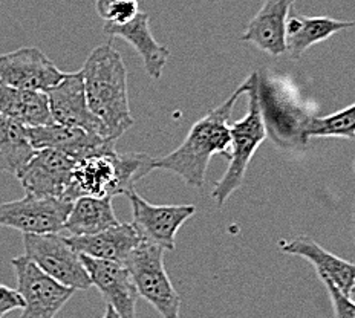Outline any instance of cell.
<instances>
[{
  "label": "cell",
  "instance_id": "12",
  "mask_svg": "<svg viewBox=\"0 0 355 318\" xmlns=\"http://www.w3.org/2000/svg\"><path fill=\"white\" fill-rule=\"evenodd\" d=\"M73 164L76 161L60 152L39 149L16 176L28 195L66 199Z\"/></svg>",
  "mask_w": 355,
  "mask_h": 318
},
{
  "label": "cell",
  "instance_id": "1",
  "mask_svg": "<svg viewBox=\"0 0 355 318\" xmlns=\"http://www.w3.org/2000/svg\"><path fill=\"white\" fill-rule=\"evenodd\" d=\"M243 94H247V80L222 105L195 123L176 150L162 158H153V170H166L181 177L187 186L202 188L213 154L230 157V116L236 101Z\"/></svg>",
  "mask_w": 355,
  "mask_h": 318
},
{
  "label": "cell",
  "instance_id": "25",
  "mask_svg": "<svg viewBox=\"0 0 355 318\" xmlns=\"http://www.w3.org/2000/svg\"><path fill=\"white\" fill-rule=\"evenodd\" d=\"M320 280L323 282V285L327 286L336 318H355V303L347 297L346 294L340 291L338 288L332 285L331 280L324 277H322Z\"/></svg>",
  "mask_w": 355,
  "mask_h": 318
},
{
  "label": "cell",
  "instance_id": "9",
  "mask_svg": "<svg viewBox=\"0 0 355 318\" xmlns=\"http://www.w3.org/2000/svg\"><path fill=\"white\" fill-rule=\"evenodd\" d=\"M132 205V224L147 242L173 251L180 228L196 213L195 205H155L139 196L135 188L128 195Z\"/></svg>",
  "mask_w": 355,
  "mask_h": 318
},
{
  "label": "cell",
  "instance_id": "19",
  "mask_svg": "<svg viewBox=\"0 0 355 318\" xmlns=\"http://www.w3.org/2000/svg\"><path fill=\"white\" fill-rule=\"evenodd\" d=\"M352 26H355V21H345L324 16L309 17L291 11L285 29L286 53L291 55V58L297 60L311 46L328 40L329 37Z\"/></svg>",
  "mask_w": 355,
  "mask_h": 318
},
{
  "label": "cell",
  "instance_id": "4",
  "mask_svg": "<svg viewBox=\"0 0 355 318\" xmlns=\"http://www.w3.org/2000/svg\"><path fill=\"white\" fill-rule=\"evenodd\" d=\"M247 95L250 97L248 114L242 120L230 124L232 144L230 157H228L230 162H228L225 175L214 184L211 191V197L218 206L224 205L228 197L242 186L251 158L268 136L261 101H259L257 72L247 78Z\"/></svg>",
  "mask_w": 355,
  "mask_h": 318
},
{
  "label": "cell",
  "instance_id": "21",
  "mask_svg": "<svg viewBox=\"0 0 355 318\" xmlns=\"http://www.w3.org/2000/svg\"><path fill=\"white\" fill-rule=\"evenodd\" d=\"M118 224L120 220L115 216L112 197L81 196L72 201L63 230L68 231L69 236H89Z\"/></svg>",
  "mask_w": 355,
  "mask_h": 318
},
{
  "label": "cell",
  "instance_id": "15",
  "mask_svg": "<svg viewBox=\"0 0 355 318\" xmlns=\"http://www.w3.org/2000/svg\"><path fill=\"white\" fill-rule=\"evenodd\" d=\"M66 240L81 256L124 263L143 238L135 225L120 222L118 225L95 234L66 236Z\"/></svg>",
  "mask_w": 355,
  "mask_h": 318
},
{
  "label": "cell",
  "instance_id": "16",
  "mask_svg": "<svg viewBox=\"0 0 355 318\" xmlns=\"http://www.w3.org/2000/svg\"><path fill=\"white\" fill-rule=\"evenodd\" d=\"M29 143L35 150L39 149H53L60 152L66 157L78 161L89 154L97 153L105 149L110 143L97 135H91L81 129L66 127L62 124H48L37 125V127H26Z\"/></svg>",
  "mask_w": 355,
  "mask_h": 318
},
{
  "label": "cell",
  "instance_id": "27",
  "mask_svg": "<svg viewBox=\"0 0 355 318\" xmlns=\"http://www.w3.org/2000/svg\"><path fill=\"white\" fill-rule=\"evenodd\" d=\"M103 318H120V317H118V314L115 312L112 308L107 306L106 308V312H105V315H103Z\"/></svg>",
  "mask_w": 355,
  "mask_h": 318
},
{
  "label": "cell",
  "instance_id": "17",
  "mask_svg": "<svg viewBox=\"0 0 355 318\" xmlns=\"http://www.w3.org/2000/svg\"><path fill=\"white\" fill-rule=\"evenodd\" d=\"M103 31L112 39L118 37V39L128 42L137 51L138 55L143 58L147 76L150 78L159 80L162 77V71H164L170 58V51L155 40L150 29L149 14L139 11L135 19H132L129 24H106Z\"/></svg>",
  "mask_w": 355,
  "mask_h": 318
},
{
  "label": "cell",
  "instance_id": "13",
  "mask_svg": "<svg viewBox=\"0 0 355 318\" xmlns=\"http://www.w3.org/2000/svg\"><path fill=\"white\" fill-rule=\"evenodd\" d=\"M81 260L91 277L92 286L101 292L107 306L112 308L120 318H137V300L139 295L128 266L87 256H81Z\"/></svg>",
  "mask_w": 355,
  "mask_h": 318
},
{
  "label": "cell",
  "instance_id": "20",
  "mask_svg": "<svg viewBox=\"0 0 355 318\" xmlns=\"http://www.w3.org/2000/svg\"><path fill=\"white\" fill-rule=\"evenodd\" d=\"M0 115L17 121L26 127L53 124L48 97L43 92L24 91L0 81Z\"/></svg>",
  "mask_w": 355,
  "mask_h": 318
},
{
  "label": "cell",
  "instance_id": "22",
  "mask_svg": "<svg viewBox=\"0 0 355 318\" xmlns=\"http://www.w3.org/2000/svg\"><path fill=\"white\" fill-rule=\"evenodd\" d=\"M34 153L26 125L0 115V172L16 175Z\"/></svg>",
  "mask_w": 355,
  "mask_h": 318
},
{
  "label": "cell",
  "instance_id": "30",
  "mask_svg": "<svg viewBox=\"0 0 355 318\" xmlns=\"http://www.w3.org/2000/svg\"><path fill=\"white\" fill-rule=\"evenodd\" d=\"M2 317H3V315H0V318H2Z\"/></svg>",
  "mask_w": 355,
  "mask_h": 318
},
{
  "label": "cell",
  "instance_id": "7",
  "mask_svg": "<svg viewBox=\"0 0 355 318\" xmlns=\"http://www.w3.org/2000/svg\"><path fill=\"white\" fill-rule=\"evenodd\" d=\"M11 265L16 271L17 292L24 301L20 318H55L76 292L44 274L25 256L16 257Z\"/></svg>",
  "mask_w": 355,
  "mask_h": 318
},
{
  "label": "cell",
  "instance_id": "5",
  "mask_svg": "<svg viewBox=\"0 0 355 318\" xmlns=\"http://www.w3.org/2000/svg\"><path fill=\"white\" fill-rule=\"evenodd\" d=\"M124 265L130 271L139 297L150 303L162 318H180L181 297L166 271L164 249L143 239Z\"/></svg>",
  "mask_w": 355,
  "mask_h": 318
},
{
  "label": "cell",
  "instance_id": "28",
  "mask_svg": "<svg viewBox=\"0 0 355 318\" xmlns=\"http://www.w3.org/2000/svg\"><path fill=\"white\" fill-rule=\"evenodd\" d=\"M347 297H349V299L355 303V282H354V285H352V288H351L349 294H347Z\"/></svg>",
  "mask_w": 355,
  "mask_h": 318
},
{
  "label": "cell",
  "instance_id": "11",
  "mask_svg": "<svg viewBox=\"0 0 355 318\" xmlns=\"http://www.w3.org/2000/svg\"><path fill=\"white\" fill-rule=\"evenodd\" d=\"M64 76L39 48H20L0 55V81L24 91L46 94Z\"/></svg>",
  "mask_w": 355,
  "mask_h": 318
},
{
  "label": "cell",
  "instance_id": "24",
  "mask_svg": "<svg viewBox=\"0 0 355 318\" xmlns=\"http://www.w3.org/2000/svg\"><path fill=\"white\" fill-rule=\"evenodd\" d=\"M95 10L106 24L112 25L129 24L139 12L137 0H97Z\"/></svg>",
  "mask_w": 355,
  "mask_h": 318
},
{
  "label": "cell",
  "instance_id": "3",
  "mask_svg": "<svg viewBox=\"0 0 355 318\" xmlns=\"http://www.w3.org/2000/svg\"><path fill=\"white\" fill-rule=\"evenodd\" d=\"M153 158L146 153H118L115 143L76 161L66 201L81 196L114 197L128 195L135 184L149 175Z\"/></svg>",
  "mask_w": 355,
  "mask_h": 318
},
{
  "label": "cell",
  "instance_id": "2",
  "mask_svg": "<svg viewBox=\"0 0 355 318\" xmlns=\"http://www.w3.org/2000/svg\"><path fill=\"white\" fill-rule=\"evenodd\" d=\"M81 76L89 109L105 125L109 141H116L135 124L129 107L128 71L120 53L110 43L100 44L86 58Z\"/></svg>",
  "mask_w": 355,
  "mask_h": 318
},
{
  "label": "cell",
  "instance_id": "8",
  "mask_svg": "<svg viewBox=\"0 0 355 318\" xmlns=\"http://www.w3.org/2000/svg\"><path fill=\"white\" fill-rule=\"evenodd\" d=\"M72 202L58 197L28 195L19 201L0 204V227H8L24 234L60 233Z\"/></svg>",
  "mask_w": 355,
  "mask_h": 318
},
{
  "label": "cell",
  "instance_id": "29",
  "mask_svg": "<svg viewBox=\"0 0 355 318\" xmlns=\"http://www.w3.org/2000/svg\"><path fill=\"white\" fill-rule=\"evenodd\" d=\"M354 172H355V161H354ZM352 225H354V239H355V204H354V220H352Z\"/></svg>",
  "mask_w": 355,
  "mask_h": 318
},
{
  "label": "cell",
  "instance_id": "10",
  "mask_svg": "<svg viewBox=\"0 0 355 318\" xmlns=\"http://www.w3.org/2000/svg\"><path fill=\"white\" fill-rule=\"evenodd\" d=\"M46 97L54 123L81 129L109 141L105 125L87 106L81 71L66 72L60 83L46 92Z\"/></svg>",
  "mask_w": 355,
  "mask_h": 318
},
{
  "label": "cell",
  "instance_id": "6",
  "mask_svg": "<svg viewBox=\"0 0 355 318\" xmlns=\"http://www.w3.org/2000/svg\"><path fill=\"white\" fill-rule=\"evenodd\" d=\"M25 257L35 263L44 274L73 291H86L92 286L91 277L64 236L53 234H24Z\"/></svg>",
  "mask_w": 355,
  "mask_h": 318
},
{
  "label": "cell",
  "instance_id": "26",
  "mask_svg": "<svg viewBox=\"0 0 355 318\" xmlns=\"http://www.w3.org/2000/svg\"><path fill=\"white\" fill-rule=\"evenodd\" d=\"M21 308H24V301H21L17 290H11L8 286L0 285V315Z\"/></svg>",
  "mask_w": 355,
  "mask_h": 318
},
{
  "label": "cell",
  "instance_id": "18",
  "mask_svg": "<svg viewBox=\"0 0 355 318\" xmlns=\"http://www.w3.org/2000/svg\"><path fill=\"white\" fill-rule=\"evenodd\" d=\"M280 249L285 254L305 258L317 271V276L324 277L338 288L343 294H349L355 282V263L329 253L308 236H299L290 242L280 243Z\"/></svg>",
  "mask_w": 355,
  "mask_h": 318
},
{
  "label": "cell",
  "instance_id": "23",
  "mask_svg": "<svg viewBox=\"0 0 355 318\" xmlns=\"http://www.w3.org/2000/svg\"><path fill=\"white\" fill-rule=\"evenodd\" d=\"M306 138H345L355 139V103L336 114L313 116L308 123Z\"/></svg>",
  "mask_w": 355,
  "mask_h": 318
},
{
  "label": "cell",
  "instance_id": "14",
  "mask_svg": "<svg viewBox=\"0 0 355 318\" xmlns=\"http://www.w3.org/2000/svg\"><path fill=\"white\" fill-rule=\"evenodd\" d=\"M295 0H263L261 10L250 20L242 42L253 44L257 49L272 57L286 53L285 29Z\"/></svg>",
  "mask_w": 355,
  "mask_h": 318
}]
</instances>
